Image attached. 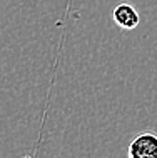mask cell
Returning a JSON list of instances; mask_svg holds the SVG:
<instances>
[{
    "label": "cell",
    "mask_w": 157,
    "mask_h": 158,
    "mask_svg": "<svg viewBox=\"0 0 157 158\" xmlns=\"http://www.w3.org/2000/svg\"><path fill=\"white\" fill-rule=\"evenodd\" d=\"M112 19L117 27L124 28V30H134V28H137L139 22H141L137 8L130 5V3H119V5H116V8L112 12Z\"/></svg>",
    "instance_id": "obj_2"
},
{
    "label": "cell",
    "mask_w": 157,
    "mask_h": 158,
    "mask_svg": "<svg viewBox=\"0 0 157 158\" xmlns=\"http://www.w3.org/2000/svg\"><path fill=\"white\" fill-rule=\"evenodd\" d=\"M129 158H157V135L152 131H144L137 135L127 148Z\"/></svg>",
    "instance_id": "obj_1"
}]
</instances>
